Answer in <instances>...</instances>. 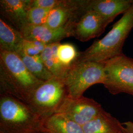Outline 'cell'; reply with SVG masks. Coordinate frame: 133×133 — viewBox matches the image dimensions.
<instances>
[{
    "mask_svg": "<svg viewBox=\"0 0 133 133\" xmlns=\"http://www.w3.org/2000/svg\"><path fill=\"white\" fill-rule=\"evenodd\" d=\"M43 82L29 71L16 53L0 50L1 93L27 104L34 91Z\"/></svg>",
    "mask_w": 133,
    "mask_h": 133,
    "instance_id": "cell-1",
    "label": "cell"
},
{
    "mask_svg": "<svg viewBox=\"0 0 133 133\" xmlns=\"http://www.w3.org/2000/svg\"><path fill=\"white\" fill-rule=\"evenodd\" d=\"M133 28V5L103 38L96 40L84 51L79 52L75 62L104 63L123 54L124 43Z\"/></svg>",
    "mask_w": 133,
    "mask_h": 133,
    "instance_id": "cell-2",
    "label": "cell"
},
{
    "mask_svg": "<svg viewBox=\"0 0 133 133\" xmlns=\"http://www.w3.org/2000/svg\"><path fill=\"white\" fill-rule=\"evenodd\" d=\"M43 119L28 104L1 93L0 130L4 133H43Z\"/></svg>",
    "mask_w": 133,
    "mask_h": 133,
    "instance_id": "cell-3",
    "label": "cell"
},
{
    "mask_svg": "<svg viewBox=\"0 0 133 133\" xmlns=\"http://www.w3.org/2000/svg\"><path fill=\"white\" fill-rule=\"evenodd\" d=\"M68 96L64 79L54 77L34 91L27 104L43 120L56 114Z\"/></svg>",
    "mask_w": 133,
    "mask_h": 133,
    "instance_id": "cell-4",
    "label": "cell"
},
{
    "mask_svg": "<svg viewBox=\"0 0 133 133\" xmlns=\"http://www.w3.org/2000/svg\"><path fill=\"white\" fill-rule=\"evenodd\" d=\"M68 97L78 98L91 86L104 84L105 80L104 63L74 62L63 78Z\"/></svg>",
    "mask_w": 133,
    "mask_h": 133,
    "instance_id": "cell-5",
    "label": "cell"
},
{
    "mask_svg": "<svg viewBox=\"0 0 133 133\" xmlns=\"http://www.w3.org/2000/svg\"><path fill=\"white\" fill-rule=\"evenodd\" d=\"M103 85L112 95L126 93L133 96V59L124 54L104 62Z\"/></svg>",
    "mask_w": 133,
    "mask_h": 133,
    "instance_id": "cell-6",
    "label": "cell"
},
{
    "mask_svg": "<svg viewBox=\"0 0 133 133\" xmlns=\"http://www.w3.org/2000/svg\"><path fill=\"white\" fill-rule=\"evenodd\" d=\"M101 105L83 96L78 98L67 97L56 114L64 115L83 126L98 115L103 110Z\"/></svg>",
    "mask_w": 133,
    "mask_h": 133,
    "instance_id": "cell-7",
    "label": "cell"
},
{
    "mask_svg": "<svg viewBox=\"0 0 133 133\" xmlns=\"http://www.w3.org/2000/svg\"><path fill=\"white\" fill-rule=\"evenodd\" d=\"M109 24V22L96 11L87 10L71 23V37L86 42L100 36Z\"/></svg>",
    "mask_w": 133,
    "mask_h": 133,
    "instance_id": "cell-8",
    "label": "cell"
},
{
    "mask_svg": "<svg viewBox=\"0 0 133 133\" xmlns=\"http://www.w3.org/2000/svg\"><path fill=\"white\" fill-rule=\"evenodd\" d=\"M24 39L28 41H36L49 44L60 42L64 38L71 37V22L66 27L52 29L45 25H33L27 24L20 31Z\"/></svg>",
    "mask_w": 133,
    "mask_h": 133,
    "instance_id": "cell-9",
    "label": "cell"
},
{
    "mask_svg": "<svg viewBox=\"0 0 133 133\" xmlns=\"http://www.w3.org/2000/svg\"><path fill=\"white\" fill-rule=\"evenodd\" d=\"M32 0H1V14L15 28L20 31L28 24L27 14L31 8Z\"/></svg>",
    "mask_w": 133,
    "mask_h": 133,
    "instance_id": "cell-10",
    "label": "cell"
},
{
    "mask_svg": "<svg viewBox=\"0 0 133 133\" xmlns=\"http://www.w3.org/2000/svg\"><path fill=\"white\" fill-rule=\"evenodd\" d=\"M133 5V0H88L86 10H93L109 23L119 14H125Z\"/></svg>",
    "mask_w": 133,
    "mask_h": 133,
    "instance_id": "cell-11",
    "label": "cell"
},
{
    "mask_svg": "<svg viewBox=\"0 0 133 133\" xmlns=\"http://www.w3.org/2000/svg\"><path fill=\"white\" fill-rule=\"evenodd\" d=\"M84 133H120L122 124L104 109L98 115L82 126Z\"/></svg>",
    "mask_w": 133,
    "mask_h": 133,
    "instance_id": "cell-12",
    "label": "cell"
},
{
    "mask_svg": "<svg viewBox=\"0 0 133 133\" xmlns=\"http://www.w3.org/2000/svg\"><path fill=\"white\" fill-rule=\"evenodd\" d=\"M43 133H84L82 126L60 114L43 119Z\"/></svg>",
    "mask_w": 133,
    "mask_h": 133,
    "instance_id": "cell-13",
    "label": "cell"
},
{
    "mask_svg": "<svg viewBox=\"0 0 133 133\" xmlns=\"http://www.w3.org/2000/svg\"><path fill=\"white\" fill-rule=\"evenodd\" d=\"M24 39L19 31L0 19V50L16 52Z\"/></svg>",
    "mask_w": 133,
    "mask_h": 133,
    "instance_id": "cell-14",
    "label": "cell"
},
{
    "mask_svg": "<svg viewBox=\"0 0 133 133\" xmlns=\"http://www.w3.org/2000/svg\"><path fill=\"white\" fill-rule=\"evenodd\" d=\"M16 53L29 71L39 80L46 81L54 77L44 64L40 55L29 56L22 51H18Z\"/></svg>",
    "mask_w": 133,
    "mask_h": 133,
    "instance_id": "cell-15",
    "label": "cell"
},
{
    "mask_svg": "<svg viewBox=\"0 0 133 133\" xmlns=\"http://www.w3.org/2000/svg\"><path fill=\"white\" fill-rule=\"evenodd\" d=\"M51 43L47 44L40 54V56L45 66L54 77L64 78L69 68L58 66L53 58Z\"/></svg>",
    "mask_w": 133,
    "mask_h": 133,
    "instance_id": "cell-16",
    "label": "cell"
},
{
    "mask_svg": "<svg viewBox=\"0 0 133 133\" xmlns=\"http://www.w3.org/2000/svg\"><path fill=\"white\" fill-rule=\"evenodd\" d=\"M79 52L76 48L71 43H60L57 48V56L63 66L70 68L75 62Z\"/></svg>",
    "mask_w": 133,
    "mask_h": 133,
    "instance_id": "cell-17",
    "label": "cell"
},
{
    "mask_svg": "<svg viewBox=\"0 0 133 133\" xmlns=\"http://www.w3.org/2000/svg\"><path fill=\"white\" fill-rule=\"evenodd\" d=\"M52 9L39 7H33L29 10L27 14L28 24L33 25H44L50 11Z\"/></svg>",
    "mask_w": 133,
    "mask_h": 133,
    "instance_id": "cell-18",
    "label": "cell"
},
{
    "mask_svg": "<svg viewBox=\"0 0 133 133\" xmlns=\"http://www.w3.org/2000/svg\"><path fill=\"white\" fill-rule=\"evenodd\" d=\"M46 45L45 43L38 41L24 39L16 52L22 51L29 56L38 55L41 54Z\"/></svg>",
    "mask_w": 133,
    "mask_h": 133,
    "instance_id": "cell-19",
    "label": "cell"
},
{
    "mask_svg": "<svg viewBox=\"0 0 133 133\" xmlns=\"http://www.w3.org/2000/svg\"><path fill=\"white\" fill-rule=\"evenodd\" d=\"M62 1L63 0H32L31 8L39 7L52 9L61 5Z\"/></svg>",
    "mask_w": 133,
    "mask_h": 133,
    "instance_id": "cell-20",
    "label": "cell"
},
{
    "mask_svg": "<svg viewBox=\"0 0 133 133\" xmlns=\"http://www.w3.org/2000/svg\"><path fill=\"white\" fill-rule=\"evenodd\" d=\"M125 129L129 133H133V122L131 121H127L122 123Z\"/></svg>",
    "mask_w": 133,
    "mask_h": 133,
    "instance_id": "cell-21",
    "label": "cell"
},
{
    "mask_svg": "<svg viewBox=\"0 0 133 133\" xmlns=\"http://www.w3.org/2000/svg\"><path fill=\"white\" fill-rule=\"evenodd\" d=\"M129 133L128 132H127L125 129V128H124V126H123V129H122V131L121 132V133Z\"/></svg>",
    "mask_w": 133,
    "mask_h": 133,
    "instance_id": "cell-22",
    "label": "cell"
},
{
    "mask_svg": "<svg viewBox=\"0 0 133 133\" xmlns=\"http://www.w3.org/2000/svg\"><path fill=\"white\" fill-rule=\"evenodd\" d=\"M0 133H4V132H3L2 131L0 130Z\"/></svg>",
    "mask_w": 133,
    "mask_h": 133,
    "instance_id": "cell-23",
    "label": "cell"
},
{
    "mask_svg": "<svg viewBox=\"0 0 133 133\" xmlns=\"http://www.w3.org/2000/svg\"></svg>",
    "mask_w": 133,
    "mask_h": 133,
    "instance_id": "cell-24",
    "label": "cell"
}]
</instances>
